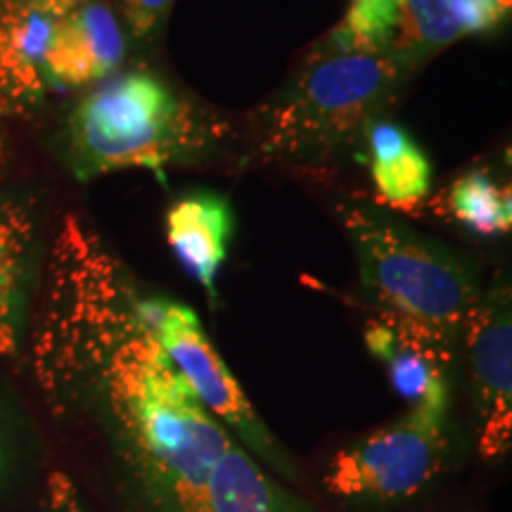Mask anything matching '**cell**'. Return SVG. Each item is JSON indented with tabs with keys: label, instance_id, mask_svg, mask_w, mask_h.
I'll return each instance as SVG.
<instances>
[{
	"label": "cell",
	"instance_id": "6",
	"mask_svg": "<svg viewBox=\"0 0 512 512\" xmlns=\"http://www.w3.org/2000/svg\"><path fill=\"white\" fill-rule=\"evenodd\" d=\"M446 418L408 408L399 420L339 448L325 467V491L344 501L377 503L420 494L444 465Z\"/></svg>",
	"mask_w": 512,
	"mask_h": 512
},
{
	"label": "cell",
	"instance_id": "10",
	"mask_svg": "<svg viewBox=\"0 0 512 512\" xmlns=\"http://www.w3.org/2000/svg\"><path fill=\"white\" fill-rule=\"evenodd\" d=\"M235 235V214L219 192H192L166 211V240L178 264L216 304V283Z\"/></svg>",
	"mask_w": 512,
	"mask_h": 512
},
{
	"label": "cell",
	"instance_id": "3",
	"mask_svg": "<svg viewBox=\"0 0 512 512\" xmlns=\"http://www.w3.org/2000/svg\"><path fill=\"white\" fill-rule=\"evenodd\" d=\"M342 221L356 252L361 285L380 306V316L453 354L479 299L472 266L373 209L354 207Z\"/></svg>",
	"mask_w": 512,
	"mask_h": 512
},
{
	"label": "cell",
	"instance_id": "20",
	"mask_svg": "<svg viewBox=\"0 0 512 512\" xmlns=\"http://www.w3.org/2000/svg\"><path fill=\"white\" fill-rule=\"evenodd\" d=\"M12 472H15V441H12L8 418L0 406V491L8 486Z\"/></svg>",
	"mask_w": 512,
	"mask_h": 512
},
{
	"label": "cell",
	"instance_id": "14",
	"mask_svg": "<svg viewBox=\"0 0 512 512\" xmlns=\"http://www.w3.org/2000/svg\"><path fill=\"white\" fill-rule=\"evenodd\" d=\"M370 155V176L382 202L396 209H413L432 185V164L422 147L396 121L375 119L363 131Z\"/></svg>",
	"mask_w": 512,
	"mask_h": 512
},
{
	"label": "cell",
	"instance_id": "5",
	"mask_svg": "<svg viewBox=\"0 0 512 512\" xmlns=\"http://www.w3.org/2000/svg\"><path fill=\"white\" fill-rule=\"evenodd\" d=\"M143 313L159 347L204 411L268 470L285 479L297 477V467L254 411L238 377L204 332L200 316L166 297H145Z\"/></svg>",
	"mask_w": 512,
	"mask_h": 512
},
{
	"label": "cell",
	"instance_id": "18",
	"mask_svg": "<svg viewBox=\"0 0 512 512\" xmlns=\"http://www.w3.org/2000/svg\"><path fill=\"white\" fill-rule=\"evenodd\" d=\"M126 27L136 41H147L159 31L174 0H121Z\"/></svg>",
	"mask_w": 512,
	"mask_h": 512
},
{
	"label": "cell",
	"instance_id": "15",
	"mask_svg": "<svg viewBox=\"0 0 512 512\" xmlns=\"http://www.w3.org/2000/svg\"><path fill=\"white\" fill-rule=\"evenodd\" d=\"M446 209L472 233L505 235L512 228L510 185L498 183L489 171L472 169L446 192Z\"/></svg>",
	"mask_w": 512,
	"mask_h": 512
},
{
	"label": "cell",
	"instance_id": "1",
	"mask_svg": "<svg viewBox=\"0 0 512 512\" xmlns=\"http://www.w3.org/2000/svg\"><path fill=\"white\" fill-rule=\"evenodd\" d=\"M145 294L76 216L57 233L31 363L60 418L91 422L152 512H190L233 437L200 406L143 313Z\"/></svg>",
	"mask_w": 512,
	"mask_h": 512
},
{
	"label": "cell",
	"instance_id": "19",
	"mask_svg": "<svg viewBox=\"0 0 512 512\" xmlns=\"http://www.w3.org/2000/svg\"><path fill=\"white\" fill-rule=\"evenodd\" d=\"M38 512H93L67 472H53L43 486Z\"/></svg>",
	"mask_w": 512,
	"mask_h": 512
},
{
	"label": "cell",
	"instance_id": "16",
	"mask_svg": "<svg viewBox=\"0 0 512 512\" xmlns=\"http://www.w3.org/2000/svg\"><path fill=\"white\" fill-rule=\"evenodd\" d=\"M458 38H463V29L458 22L456 0H403L392 55L411 69Z\"/></svg>",
	"mask_w": 512,
	"mask_h": 512
},
{
	"label": "cell",
	"instance_id": "7",
	"mask_svg": "<svg viewBox=\"0 0 512 512\" xmlns=\"http://www.w3.org/2000/svg\"><path fill=\"white\" fill-rule=\"evenodd\" d=\"M460 339H465L475 394L477 446L484 460H501L512 446V311L508 285L479 294Z\"/></svg>",
	"mask_w": 512,
	"mask_h": 512
},
{
	"label": "cell",
	"instance_id": "4",
	"mask_svg": "<svg viewBox=\"0 0 512 512\" xmlns=\"http://www.w3.org/2000/svg\"><path fill=\"white\" fill-rule=\"evenodd\" d=\"M408 67L392 53H332L297 74L261 119L259 152L316 162L349 145L399 91Z\"/></svg>",
	"mask_w": 512,
	"mask_h": 512
},
{
	"label": "cell",
	"instance_id": "11",
	"mask_svg": "<svg viewBox=\"0 0 512 512\" xmlns=\"http://www.w3.org/2000/svg\"><path fill=\"white\" fill-rule=\"evenodd\" d=\"M366 347L387 368L394 392L408 403V408L448 415V351L434 347L384 316L368 323Z\"/></svg>",
	"mask_w": 512,
	"mask_h": 512
},
{
	"label": "cell",
	"instance_id": "13",
	"mask_svg": "<svg viewBox=\"0 0 512 512\" xmlns=\"http://www.w3.org/2000/svg\"><path fill=\"white\" fill-rule=\"evenodd\" d=\"M190 512H318L271 475L240 441L211 465Z\"/></svg>",
	"mask_w": 512,
	"mask_h": 512
},
{
	"label": "cell",
	"instance_id": "17",
	"mask_svg": "<svg viewBox=\"0 0 512 512\" xmlns=\"http://www.w3.org/2000/svg\"><path fill=\"white\" fill-rule=\"evenodd\" d=\"M403 0H349L347 15L332 31L339 53H392Z\"/></svg>",
	"mask_w": 512,
	"mask_h": 512
},
{
	"label": "cell",
	"instance_id": "12",
	"mask_svg": "<svg viewBox=\"0 0 512 512\" xmlns=\"http://www.w3.org/2000/svg\"><path fill=\"white\" fill-rule=\"evenodd\" d=\"M55 19L29 5L0 3V114H22L48 91L46 50Z\"/></svg>",
	"mask_w": 512,
	"mask_h": 512
},
{
	"label": "cell",
	"instance_id": "22",
	"mask_svg": "<svg viewBox=\"0 0 512 512\" xmlns=\"http://www.w3.org/2000/svg\"><path fill=\"white\" fill-rule=\"evenodd\" d=\"M5 157H8V140H5L3 131H0V166H3Z\"/></svg>",
	"mask_w": 512,
	"mask_h": 512
},
{
	"label": "cell",
	"instance_id": "21",
	"mask_svg": "<svg viewBox=\"0 0 512 512\" xmlns=\"http://www.w3.org/2000/svg\"><path fill=\"white\" fill-rule=\"evenodd\" d=\"M0 3L29 5V8H36L41 12H48V15H53V17H60V15H64V12H69L79 3H83V0H0Z\"/></svg>",
	"mask_w": 512,
	"mask_h": 512
},
{
	"label": "cell",
	"instance_id": "2",
	"mask_svg": "<svg viewBox=\"0 0 512 512\" xmlns=\"http://www.w3.org/2000/svg\"><path fill=\"white\" fill-rule=\"evenodd\" d=\"M207 143L200 114L162 76L136 69L95 83L64 126V162L76 181L190 162Z\"/></svg>",
	"mask_w": 512,
	"mask_h": 512
},
{
	"label": "cell",
	"instance_id": "9",
	"mask_svg": "<svg viewBox=\"0 0 512 512\" xmlns=\"http://www.w3.org/2000/svg\"><path fill=\"white\" fill-rule=\"evenodd\" d=\"M38 221L22 197L0 192V358L15 361L29 339L38 280Z\"/></svg>",
	"mask_w": 512,
	"mask_h": 512
},
{
	"label": "cell",
	"instance_id": "8",
	"mask_svg": "<svg viewBox=\"0 0 512 512\" xmlns=\"http://www.w3.org/2000/svg\"><path fill=\"white\" fill-rule=\"evenodd\" d=\"M126 34L107 0H83L55 19L46 60L50 88H91L124 62Z\"/></svg>",
	"mask_w": 512,
	"mask_h": 512
}]
</instances>
